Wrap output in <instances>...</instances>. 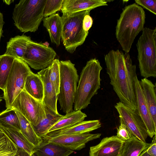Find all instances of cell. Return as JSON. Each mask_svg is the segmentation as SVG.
Segmentation results:
<instances>
[{"mask_svg": "<svg viewBox=\"0 0 156 156\" xmlns=\"http://www.w3.org/2000/svg\"><path fill=\"white\" fill-rule=\"evenodd\" d=\"M110 83L120 101L133 110L137 109L134 81L136 66L128 53L119 49L110 51L105 56Z\"/></svg>", "mask_w": 156, "mask_h": 156, "instance_id": "obj_1", "label": "cell"}, {"mask_svg": "<svg viewBox=\"0 0 156 156\" xmlns=\"http://www.w3.org/2000/svg\"><path fill=\"white\" fill-rule=\"evenodd\" d=\"M145 19L144 10L136 3L126 6L120 14L115 36L125 53H129L135 37L144 28Z\"/></svg>", "mask_w": 156, "mask_h": 156, "instance_id": "obj_2", "label": "cell"}, {"mask_svg": "<svg viewBox=\"0 0 156 156\" xmlns=\"http://www.w3.org/2000/svg\"><path fill=\"white\" fill-rule=\"evenodd\" d=\"M102 69L98 59L88 61L80 73L74 102V110L81 111L90 103L100 88V73Z\"/></svg>", "mask_w": 156, "mask_h": 156, "instance_id": "obj_3", "label": "cell"}, {"mask_svg": "<svg viewBox=\"0 0 156 156\" xmlns=\"http://www.w3.org/2000/svg\"><path fill=\"white\" fill-rule=\"evenodd\" d=\"M46 0H21L16 4L12 18L21 32H35L43 19Z\"/></svg>", "mask_w": 156, "mask_h": 156, "instance_id": "obj_4", "label": "cell"}, {"mask_svg": "<svg viewBox=\"0 0 156 156\" xmlns=\"http://www.w3.org/2000/svg\"><path fill=\"white\" fill-rule=\"evenodd\" d=\"M136 44L139 67L144 78L156 77V28L144 27Z\"/></svg>", "mask_w": 156, "mask_h": 156, "instance_id": "obj_5", "label": "cell"}, {"mask_svg": "<svg viewBox=\"0 0 156 156\" xmlns=\"http://www.w3.org/2000/svg\"><path fill=\"white\" fill-rule=\"evenodd\" d=\"M91 10H86L70 14H63L61 18L62 30L61 37L66 50L73 53L77 47L82 44L88 31H85L83 26L85 15Z\"/></svg>", "mask_w": 156, "mask_h": 156, "instance_id": "obj_6", "label": "cell"}, {"mask_svg": "<svg viewBox=\"0 0 156 156\" xmlns=\"http://www.w3.org/2000/svg\"><path fill=\"white\" fill-rule=\"evenodd\" d=\"M60 83L58 100L60 109L66 114L72 111L79 81L75 64L69 60L59 61Z\"/></svg>", "mask_w": 156, "mask_h": 156, "instance_id": "obj_7", "label": "cell"}, {"mask_svg": "<svg viewBox=\"0 0 156 156\" xmlns=\"http://www.w3.org/2000/svg\"><path fill=\"white\" fill-rule=\"evenodd\" d=\"M32 72L25 62L20 58H14L3 90L6 108H10L14 100L24 89L26 79Z\"/></svg>", "mask_w": 156, "mask_h": 156, "instance_id": "obj_8", "label": "cell"}, {"mask_svg": "<svg viewBox=\"0 0 156 156\" xmlns=\"http://www.w3.org/2000/svg\"><path fill=\"white\" fill-rule=\"evenodd\" d=\"M10 108L20 113L33 126H36L46 117L43 103L30 95L24 89L14 100Z\"/></svg>", "mask_w": 156, "mask_h": 156, "instance_id": "obj_9", "label": "cell"}, {"mask_svg": "<svg viewBox=\"0 0 156 156\" xmlns=\"http://www.w3.org/2000/svg\"><path fill=\"white\" fill-rule=\"evenodd\" d=\"M56 55L51 48L31 40L28 43L22 60L32 68L41 70L51 65Z\"/></svg>", "mask_w": 156, "mask_h": 156, "instance_id": "obj_10", "label": "cell"}, {"mask_svg": "<svg viewBox=\"0 0 156 156\" xmlns=\"http://www.w3.org/2000/svg\"><path fill=\"white\" fill-rule=\"evenodd\" d=\"M115 107L122 120L132 135L142 141L146 142L148 136L142 120L136 110L134 111L119 101L116 103Z\"/></svg>", "mask_w": 156, "mask_h": 156, "instance_id": "obj_11", "label": "cell"}, {"mask_svg": "<svg viewBox=\"0 0 156 156\" xmlns=\"http://www.w3.org/2000/svg\"><path fill=\"white\" fill-rule=\"evenodd\" d=\"M101 135V133H88L80 135H59L44 137L42 139L72 151L80 150L84 148L88 142L99 138Z\"/></svg>", "mask_w": 156, "mask_h": 156, "instance_id": "obj_12", "label": "cell"}, {"mask_svg": "<svg viewBox=\"0 0 156 156\" xmlns=\"http://www.w3.org/2000/svg\"><path fill=\"white\" fill-rule=\"evenodd\" d=\"M137 109L136 110L146 127L148 136L153 137L156 135V126L152 120L136 74L134 76Z\"/></svg>", "mask_w": 156, "mask_h": 156, "instance_id": "obj_13", "label": "cell"}, {"mask_svg": "<svg viewBox=\"0 0 156 156\" xmlns=\"http://www.w3.org/2000/svg\"><path fill=\"white\" fill-rule=\"evenodd\" d=\"M124 141L116 135L105 137L90 147L89 156H120Z\"/></svg>", "mask_w": 156, "mask_h": 156, "instance_id": "obj_14", "label": "cell"}, {"mask_svg": "<svg viewBox=\"0 0 156 156\" xmlns=\"http://www.w3.org/2000/svg\"><path fill=\"white\" fill-rule=\"evenodd\" d=\"M107 0H63L61 9L62 14H70L86 10H91L102 6L108 5Z\"/></svg>", "mask_w": 156, "mask_h": 156, "instance_id": "obj_15", "label": "cell"}, {"mask_svg": "<svg viewBox=\"0 0 156 156\" xmlns=\"http://www.w3.org/2000/svg\"><path fill=\"white\" fill-rule=\"evenodd\" d=\"M43 82L44 88V105L56 113H58L57 109L58 96L56 95L54 86L49 80V68L41 70L37 73Z\"/></svg>", "mask_w": 156, "mask_h": 156, "instance_id": "obj_16", "label": "cell"}, {"mask_svg": "<svg viewBox=\"0 0 156 156\" xmlns=\"http://www.w3.org/2000/svg\"><path fill=\"white\" fill-rule=\"evenodd\" d=\"M101 126V124L99 120L83 121L68 129L49 132L44 137L59 135L81 134L89 133L99 128Z\"/></svg>", "mask_w": 156, "mask_h": 156, "instance_id": "obj_17", "label": "cell"}, {"mask_svg": "<svg viewBox=\"0 0 156 156\" xmlns=\"http://www.w3.org/2000/svg\"><path fill=\"white\" fill-rule=\"evenodd\" d=\"M31 40L30 37L24 34L11 38L7 43L6 51L4 55L22 59L28 43Z\"/></svg>", "mask_w": 156, "mask_h": 156, "instance_id": "obj_18", "label": "cell"}, {"mask_svg": "<svg viewBox=\"0 0 156 156\" xmlns=\"http://www.w3.org/2000/svg\"><path fill=\"white\" fill-rule=\"evenodd\" d=\"M43 21V26L48 32L51 42L59 46L62 30L61 17L56 13L44 18Z\"/></svg>", "mask_w": 156, "mask_h": 156, "instance_id": "obj_19", "label": "cell"}, {"mask_svg": "<svg viewBox=\"0 0 156 156\" xmlns=\"http://www.w3.org/2000/svg\"><path fill=\"white\" fill-rule=\"evenodd\" d=\"M140 84L154 124L156 126L155 85L146 78L141 80Z\"/></svg>", "mask_w": 156, "mask_h": 156, "instance_id": "obj_20", "label": "cell"}, {"mask_svg": "<svg viewBox=\"0 0 156 156\" xmlns=\"http://www.w3.org/2000/svg\"><path fill=\"white\" fill-rule=\"evenodd\" d=\"M0 127L17 146L30 154L34 152L35 147L26 138L20 131L11 126L0 124Z\"/></svg>", "mask_w": 156, "mask_h": 156, "instance_id": "obj_21", "label": "cell"}, {"mask_svg": "<svg viewBox=\"0 0 156 156\" xmlns=\"http://www.w3.org/2000/svg\"><path fill=\"white\" fill-rule=\"evenodd\" d=\"M44 107L46 117L36 126L32 125L36 134L42 139L47 134L49 129L63 116L48 107L45 105Z\"/></svg>", "mask_w": 156, "mask_h": 156, "instance_id": "obj_22", "label": "cell"}, {"mask_svg": "<svg viewBox=\"0 0 156 156\" xmlns=\"http://www.w3.org/2000/svg\"><path fill=\"white\" fill-rule=\"evenodd\" d=\"M73 151L57 144L43 140L35 147L34 153L36 156H69Z\"/></svg>", "mask_w": 156, "mask_h": 156, "instance_id": "obj_23", "label": "cell"}, {"mask_svg": "<svg viewBox=\"0 0 156 156\" xmlns=\"http://www.w3.org/2000/svg\"><path fill=\"white\" fill-rule=\"evenodd\" d=\"M87 117V115L80 110H73L63 115L49 129L48 133L69 128L77 123L83 121Z\"/></svg>", "mask_w": 156, "mask_h": 156, "instance_id": "obj_24", "label": "cell"}, {"mask_svg": "<svg viewBox=\"0 0 156 156\" xmlns=\"http://www.w3.org/2000/svg\"><path fill=\"white\" fill-rule=\"evenodd\" d=\"M24 89L32 97L42 102L44 98L43 82L39 76L33 72L27 77Z\"/></svg>", "mask_w": 156, "mask_h": 156, "instance_id": "obj_25", "label": "cell"}, {"mask_svg": "<svg viewBox=\"0 0 156 156\" xmlns=\"http://www.w3.org/2000/svg\"><path fill=\"white\" fill-rule=\"evenodd\" d=\"M150 144L132 135L129 139L124 141L120 156H139Z\"/></svg>", "mask_w": 156, "mask_h": 156, "instance_id": "obj_26", "label": "cell"}, {"mask_svg": "<svg viewBox=\"0 0 156 156\" xmlns=\"http://www.w3.org/2000/svg\"><path fill=\"white\" fill-rule=\"evenodd\" d=\"M15 111L19 119L20 131L35 147H38L42 142L43 140L36 134L29 121L20 113Z\"/></svg>", "mask_w": 156, "mask_h": 156, "instance_id": "obj_27", "label": "cell"}, {"mask_svg": "<svg viewBox=\"0 0 156 156\" xmlns=\"http://www.w3.org/2000/svg\"><path fill=\"white\" fill-rule=\"evenodd\" d=\"M17 147L0 127V156H14Z\"/></svg>", "mask_w": 156, "mask_h": 156, "instance_id": "obj_28", "label": "cell"}, {"mask_svg": "<svg viewBox=\"0 0 156 156\" xmlns=\"http://www.w3.org/2000/svg\"><path fill=\"white\" fill-rule=\"evenodd\" d=\"M0 124L8 126L20 131V125L15 110L10 108L0 112Z\"/></svg>", "mask_w": 156, "mask_h": 156, "instance_id": "obj_29", "label": "cell"}, {"mask_svg": "<svg viewBox=\"0 0 156 156\" xmlns=\"http://www.w3.org/2000/svg\"><path fill=\"white\" fill-rule=\"evenodd\" d=\"M14 58L3 55L0 63V89L3 90Z\"/></svg>", "mask_w": 156, "mask_h": 156, "instance_id": "obj_30", "label": "cell"}, {"mask_svg": "<svg viewBox=\"0 0 156 156\" xmlns=\"http://www.w3.org/2000/svg\"><path fill=\"white\" fill-rule=\"evenodd\" d=\"M59 63V59H55L49 66L50 81L54 86L56 94L57 96L59 92L60 83Z\"/></svg>", "mask_w": 156, "mask_h": 156, "instance_id": "obj_31", "label": "cell"}, {"mask_svg": "<svg viewBox=\"0 0 156 156\" xmlns=\"http://www.w3.org/2000/svg\"><path fill=\"white\" fill-rule=\"evenodd\" d=\"M63 0H46L44 10L43 16L46 18L55 14L60 10L62 7Z\"/></svg>", "mask_w": 156, "mask_h": 156, "instance_id": "obj_32", "label": "cell"}, {"mask_svg": "<svg viewBox=\"0 0 156 156\" xmlns=\"http://www.w3.org/2000/svg\"><path fill=\"white\" fill-rule=\"evenodd\" d=\"M119 120L120 124L117 128L116 136L120 139L125 141L129 139L132 135L122 120Z\"/></svg>", "mask_w": 156, "mask_h": 156, "instance_id": "obj_33", "label": "cell"}, {"mask_svg": "<svg viewBox=\"0 0 156 156\" xmlns=\"http://www.w3.org/2000/svg\"><path fill=\"white\" fill-rule=\"evenodd\" d=\"M135 2L156 15V1L155 0H136Z\"/></svg>", "mask_w": 156, "mask_h": 156, "instance_id": "obj_34", "label": "cell"}, {"mask_svg": "<svg viewBox=\"0 0 156 156\" xmlns=\"http://www.w3.org/2000/svg\"><path fill=\"white\" fill-rule=\"evenodd\" d=\"M93 22V20L90 15V13L86 15L84 17L83 23L84 30L85 31H88V30L92 26Z\"/></svg>", "mask_w": 156, "mask_h": 156, "instance_id": "obj_35", "label": "cell"}, {"mask_svg": "<svg viewBox=\"0 0 156 156\" xmlns=\"http://www.w3.org/2000/svg\"><path fill=\"white\" fill-rule=\"evenodd\" d=\"M147 153L151 156H156V135L153 137L152 142L146 149Z\"/></svg>", "mask_w": 156, "mask_h": 156, "instance_id": "obj_36", "label": "cell"}, {"mask_svg": "<svg viewBox=\"0 0 156 156\" xmlns=\"http://www.w3.org/2000/svg\"><path fill=\"white\" fill-rule=\"evenodd\" d=\"M14 156H31V154L23 149L17 147V151Z\"/></svg>", "mask_w": 156, "mask_h": 156, "instance_id": "obj_37", "label": "cell"}, {"mask_svg": "<svg viewBox=\"0 0 156 156\" xmlns=\"http://www.w3.org/2000/svg\"><path fill=\"white\" fill-rule=\"evenodd\" d=\"M3 17L2 14L0 12V41L1 37L3 35V27L5 23L3 20Z\"/></svg>", "mask_w": 156, "mask_h": 156, "instance_id": "obj_38", "label": "cell"}, {"mask_svg": "<svg viewBox=\"0 0 156 156\" xmlns=\"http://www.w3.org/2000/svg\"><path fill=\"white\" fill-rule=\"evenodd\" d=\"M144 150L139 156H151L149 155L146 152V149Z\"/></svg>", "mask_w": 156, "mask_h": 156, "instance_id": "obj_39", "label": "cell"}, {"mask_svg": "<svg viewBox=\"0 0 156 156\" xmlns=\"http://www.w3.org/2000/svg\"><path fill=\"white\" fill-rule=\"evenodd\" d=\"M3 1L6 4L9 5L12 2L14 1L13 0H3Z\"/></svg>", "mask_w": 156, "mask_h": 156, "instance_id": "obj_40", "label": "cell"}, {"mask_svg": "<svg viewBox=\"0 0 156 156\" xmlns=\"http://www.w3.org/2000/svg\"><path fill=\"white\" fill-rule=\"evenodd\" d=\"M31 156H36L33 153L31 154Z\"/></svg>", "mask_w": 156, "mask_h": 156, "instance_id": "obj_41", "label": "cell"}, {"mask_svg": "<svg viewBox=\"0 0 156 156\" xmlns=\"http://www.w3.org/2000/svg\"><path fill=\"white\" fill-rule=\"evenodd\" d=\"M2 100V98L0 96V102Z\"/></svg>", "mask_w": 156, "mask_h": 156, "instance_id": "obj_42", "label": "cell"}]
</instances>
